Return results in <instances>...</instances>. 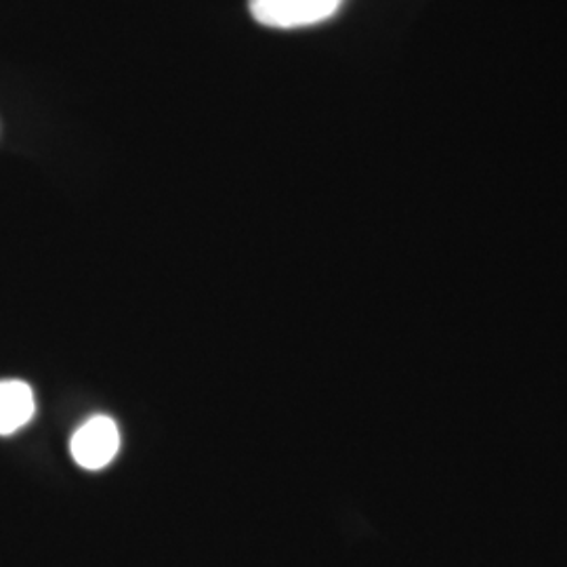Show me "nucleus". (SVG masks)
I'll return each mask as SVG.
<instances>
[{"instance_id":"obj_1","label":"nucleus","mask_w":567,"mask_h":567,"mask_svg":"<svg viewBox=\"0 0 567 567\" xmlns=\"http://www.w3.org/2000/svg\"><path fill=\"white\" fill-rule=\"evenodd\" d=\"M343 0H250L252 18L267 28L292 30L332 18Z\"/></svg>"},{"instance_id":"obj_2","label":"nucleus","mask_w":567,"mask_h":567,"mask_svg":"<svg viewBox=\"0 0 567 567\" xmlns=\"http://www.w3.org/2000/svg\"><path fill=\"white\" fill-rule=\"evenodd\" d=\"M72 456L86 471H102L121 450V431L107 416H93L72 437Z\"/></svg>"},{"instance_id":"obj_3","label":"nucleus","mask_w":567,"mask_h":567,"mask_svg":"<svg viewBox=\"0 0 567 567\" xmlns=\"http://www.w3.org/2000/svg\"><path fill=\"white\" fill-rule=\"evenodd\" d=\"M34 393L23 381H0V435H11L34 416Z\"/></svg>"}]
</instances>
